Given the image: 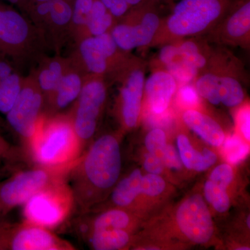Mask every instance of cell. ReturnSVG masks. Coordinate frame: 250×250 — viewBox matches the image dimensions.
I'll use <instances>...</instances> for the list:
<instances>
[{"label":"cell","instance_id":"obj_1","mask_svg":"<svg viewBox=\"0 0 250 250\" xmlns=\"http://www.w3.org/2000/svg\"><path fill=\"white\" fill-rule=\"evenodd\" d=\"M122 156L116 135L99 136L79 158L69 175L75 208L80 214L104 200L120 179Z\"/></svg>","mask_w":250,"mask_h":250},{"label":"cell","instance_id":"obj_2","mask_svg":"<svg viewBox=\"0 0 250 250\" xmlns=\"http://www.w3.org/2000/svg\"><path fill=\"white\" fill-rule=\"evenodd\" d=\"M233 2L231 0H180L169 16L162 18L150 47L205 36L221 21Z\"/></svg>","mask_w":250,"mask_h":250},{"label":"cell","instance_id":"obj_3","mask_svg":"<svg viewBox=\"0 0 250 250\" xmlns=\"http://www.w3.org/2000/svg\"><path fill=\"white\" fill-rule=\"evenodd\" d=\"M83 152L70 113L43 114L31 139L27 159L35 165L61 166L75 162Z\"/></svg>","mask_w":250,"mask_h":250},{"label":"cell","instance_id":"obj_4","mask_svg":"<svg viewBox=\"0 0 250 250\" xmlns=\"http://www.w3.org/2000/svg\"><path fill=\"white\" fill-rule=\"evenodd\" d=\"M243 79L241 62L228 49L219 47L207 70L197 75L193 84L200 98L208 103L233 108L244 101Z\"/></svg>","mask_w":250,"mask_h":250},{"label":"cell","instance_id":"obj_5","mask_svg":"<svg viewBox=\"0 0 250 250\" xmlns=\"http://www.w3.org/2000/svg\"><path fill=\"white\" fill-rule=\"evenodd\" d=\"M49 49L42 31L13 6L5 4L0 16V55L19 67L37 64Z\"/></svg>","mask_w":250,"mask_h":250},{"label":"cell","instance_id":"obj_6","mask_svg":"<svg viewBox=\"0 0 250 250\" xmlns=\"http://www.w3.org/2000/svg\"><path fill=\"white\" fill-rule=\"evenodd\" d=\"M78 159L72 164L61 166L35 165L16 171L9 178L0 182V218H6L11 210L24 205L42 189L68 180Z\"/></svg>","mask_w":250,"mask_h":250},{"label":"cell","instance_id":"obj_7","mask_svg":"<svg viewBox=\"0 0 250 250\" xmlns=\"http://www.w3.org/2000/svg\"><path fill=\"white\" fill-rule=\"evenodd\" d=\"M158 4L146 0L117 20L110 33L120 48L131 52L135 49L150 47L162 20Z\"/></svg>","mask_w":250,"mask_h":250},{"label":"cell","instance_id":"obj_8","mask_svg":"<svg viewBox=\"0 0 250 250\" xmlns=\"http://www.w3.org/2000/svg\"><path fill=\"white\" fill-rule=\"evenodd\" d=\"M23 206L24 221L52 229L66 221L75 202L68 180H65L42 189Z\"/></svg>","mask_w":250,"mask_h":250},{"label":"cell","instance_id":"obj_9","mask_svg":"<svg viewBox=\"0 0 250 250\" xmlns=\"http://www.w3.org/2000/svg\"><path fill=\"white\" fill-rule=\"evenodd\" d=\"M72 53L88 75L104 77L113 82L131 52H126L116 43L111 33L82 39L75 44Z\"/></svg>","mask_w":250,"mask_h":250},{"label":"cell","instance_id":"obj_10","mask_svg":"<svg viewBox=\"0 0 250 250\" xmlns=\"http://www.w3.org/2000/svg\"><path fill=\"white\" fill-rule=\"evenodd\" d=\"M45 98L32 72L23 77L16 103L6 114V124L17 136L21 150L27 156L31 139L44 114Z\"/></svg>","mask_w":250,"mask_h":250},{"label":"cell","instance_id":"obj_11","mask_svg":"<svg viewBox=\"0 0 250 250\" xmlns=\"http://www.w3.org/2000/svg\"><path fill=\"white\" fill-rule=\"evenodd\" d=\"M107 96L106 79L98 75H87L82 91L69 112L83 152L96 134Z\"/></svg>","mask_w":250,"mask_h":250},{"label":"cell","instance_id":"obj_12","mask_svg":"<svg viewBox=\"0 0 250 250\" xmlns=\"http://www.w3.org/2000/svg\"><path fill=\"white\" fill-rule=\"evenodd\" d=\"M147 62L131 54L113 82L120 83L118 111L122 124L132 129L141 117Z\"/></svg>","mask_w":250,"mask_h":250},{"label":"cell","instance_id":"obj_13","mask_svg":"<svg viewBox=\"0 0 250 250\" xmlns=\"http://www.w3.org/2000/svg\"><path fill=\"white\" fill-rule=\"evenodd\" d=\"M203 36L210 44L249 49L250 0L234 1L221 21Z\"/></svg>","mask_w":250,"mask_h":250},{"label":"cell","instance_id":"obj_14","mask_svg":"<svg viewBox=\"0 0 250 250\" xmlns=\"http://www.w3.org/2000/svg\"><path fill=\"white\" fill-rule=\"evenodd\" d=\"M176 221L184 236L196 244L209 241L214 232L209 210L199 194L188 197L179 205Z\"/></svg>","mask_w":250,"mask_h":250},{"label":"cell","instance_id":"obj_15","mask_svg":"<svg viewBox=\"0 0 250 250\" xmlns=\"http://www.w3.org/2000/svg\"><path fill=\"white\" fill-rule=\"evenodd\" d=\"M70 242L44 228L27 221L15 223L9 250H75Z\"/></svg>","mask_w":250,"mask_h":250},{"label":"cell","instance_id":"obj_16","mask_svg":"<svg viewBox=\"0 0 250 250\" xmlns=\"http://www.w3.org/2000/svg\"><path fill=\"white\" fill-rule=\"evenodd\" d=\"M88 75L74 56H69L66 70L52 98L46 104L44 114L54 116L62 113L65 108L73 104L82 91Z\"/></svg>","mask_w":250,"mask_h":250},{"label":"cell","instance_id":"obj_17","mask_svg":"<svg viewBox=\"0 0 250 250\" xmlns=\"http://www.w3.org/2000/svg\"><path fill=\"white\" fill-rule=\"evenodd\" d=\"M178 86V83L172 75L156 65L145 82L143 96L146 98L150 111L156 115L165 113L170 106Z\"/></svg>","mask_w":250,"mask_h":250},{"label":"cell","instance_id":"obj_18","mask_svg":"<svg viewBox=\"0 0 250 250\" xmlns=\"http://www.w3.org/2000/svg\"><path fill=\"white\" fill-rule=\"evenodd\" d=\"M72 4L65 0H52L43 34L49 49L58 52L69 39Z\"/></svg>","mask_w":250,"mask_h":250},{"label":"cell","instance_id":"obj_19","mask_svg":"<svg viewBox=\"0 0 250 250\" xmlns=\"http://www.w3.org/2000/svg\"><path fill=\"white\" fill-rule=\"evenodd\" d=\"M67 64L68 57L65 58L59 54L52 57L45 55L36 64V69L31 71L43 94L45 106L57 89Z\"/></svg>","mask_w":250,"mask_h":250},{"label":"cell","instance_id":"obj_20","mask_svg":"<svg viewBox=\"0 0 250 250\" xmlns=\"http://www.w3.org/2000/svg\"><path fill=\"white\" fill-rule=\"evenodd\" d=\"M156 65L167 70L179 85L193 83L199 72L184 57L175 43L163 45Z\"/></svg>","mask_w":250,"mask_h":250},{"label":"cell","instance_id":"obj_21","mask_svg":"<svg viewBox=\"0 0 250 250\" xmlns=\"http://www.w3.org/2000/svg\"><path fill=\"white\" fill-rule=\"evenodd\" d=\"M183 121L188 127L210 146L219 147L225 141V133L220 125L198 110L187 109L183 113Z\"/></svg>","mask_w":250,"mask_h":250},{"label":"cell","instance_id":"obj_22","mask_svg":"<svg viewBox=\"0 0 250 250\" xmlns=\"http://www.w3.org/2000/svg\"><path fill=\"white\" fill-rule=\"evenodd\" d=\"M173 43L177 45L188 62L198 70L199 74L208 67L215 47L203 36L187 38Z\"/></svg>","mask_w":250,"mask_h":250},{"label":"cell","instance_id":"obj_23","mask_svg":"<svg viewBox=\"0 0 250 250\" xmlns=\"http://www.w3.org/2000/svg\"><path fill=\"white\" fill-rule=\"evenodd\" d=\"M177 147L182 164L189 170L202 172L211 167L216 162L217 156L213 151L205 148L202 152L195 149L184 134L177 137Z\"/></svg>","mask_w":250,"mask_h":250},{"label":"cell","instance_id":"obj_24","mask_svg":"<svg viewBox=\"0 0 250 250\" xmlns=\"http://www.w3.org/2000/svg\"><path fill=\"white\" fill-rule=\"evenodd\" d=\"M141 170L136 169L129 175L118 180L111 192V202L113 207L127 208L132 205L141 193Z\"/></svg>","mask_w":250,"mask_h":250},{"label":"cell","instance_id":"obj_25","mask_svg":"<svg viewBox=\"0 0 250 250\" xmlns=\"http://www.w3.org/2000/svg\"><path fill=\"white\" fill-rule=\"evenodd\" d=\"M90 248L95 250L125 249L130 242L127 230L110 229L93 231L80 236Z\"/></svg>","mask_w":250,"mask_h":250},{"label":"cell","instance_id":"obj_26","mask_svg":"<svg viewBox=\"0 0 250 250\" xmlns=\"http://www.w3.org/2000/svg\"><path fill=\"white\" fill-rule=\"evenodd\" d=\"M94 0H75L72 3L71 22L69 39L76 44L86 38V29L89 21Z\"/></svg>","mask_w":250,"mask_h":250},{"label":"cell","instance_id":"obj_27","mask_svg":"<svg viewBox=\"0 0 250 250\" xmlns=\"http://www.w3.org/2000/svg\"><path fill=\"white\" fill-rule=\"evenodd\" d=\"M117 20L100 0H94L86 29V38L111 31Z\"/></svg>","mask_w":250,"mask_h":250},{"label":"cell","instance_id":"obj_28","mask_svg":"<svg viewBox=\"0 0 250 250\" xmlns=\"http://www.w3.org/2000/svg\"><path fill=\"white\" fill-rule=\"evenodd\" d=\"M23 77L17 72L0 80V113L6 115L14 106L22 88Z\"/></svg>","mask_w":250,"mask_h":250},{"label":"cell","instance_id":"obj_29","mask_svg":"<svg viewBox=\"0 0 250 250\" xmlns=\"http://www.w3.org/2000/svg\"><path fill=\"white\" fill-rule=\"evenodd\" d=\"M205 195L207 201L219 213H225L229 208L230 200L227 189L207 181L205 185Z\"/></svg>","mask_w":250,"mask_h":250},{"label":"cell","instance_id":"obj_30","mask_svg":"<svg viewBox=\"0 0 250 250\" xmlns=\"http://www.w3.org/2000/svg\"><path fill=\"white\" fill-rule=\"evenodd\" d=\"M224 152L229 162L236 164L246 157L249 152V147L239 137L232 136L225 141Z\"/></svg>","mask_w":250,"mask_h":250},{"label":"cell","instance_id":"obj_31","mask_svg":"<svg viewBox=\"0 0 250 250\" xmlns=\"http://www.w3.org/2000/svg\"><path fill=\"white\" fill-rule=\"evenodd\" d=\"M24 154L21 148L15 147L0 134V166L13 167L22 159Z\"/></svg>","mask_w":250,"mask_h":250},{"label":"cell","instance_id":"obj_32","mask_svg":"<svg viewBox=\"0 0 250 250\" xmlns=\"http://www.w3.org/2000/svg\"><path fill=\"white\" fill-rule=\"evenodd\" d=\"M52 1L50 0L34 4L27 13L31 22L42 33L50 12Z\"/></svg>","mask_w":250,"mask_h":250},{"label":"cell","instance_id":"obj_33","mask_svg":"<svg viewBox=\"0 0 250 250\" xmlns=\"http://www.w3.org/2000/svg\"><path fill=\"white\" fill-rule=\"evenodd\" d=\"M145 143L149 153L162 159L163 153L167 146L164 130L159 128L151 130L146 136Z\"/></svg>","mask_w":250,"mask_h":250},{"label":"cell","instance_id":"obj_34","mask_svg":"<svg viewBox=\"0 0 250 250\" xmlns=\"http://www.w3.org/2000/svg\"><path fill=\"white\" fill-rule=\"evenodd\" d=\"M166 188V182L159 174H148L141 179V193L150 197L158 196Z\"/></svg>","mask_w":250,"mask_h":250},{"label":"cell","instance_id":"obj_35","mask_svg":"<svg viewBox=\"0 0 250 250\" xmlns=\"http://www.w3.org/2000/svg\"><path fill=\"white\" fill-rule=\"evenodd\" d=\"M176 93H177V98L181 104L188 108V109H195L198 105L200 96L193 83L179 85Z\"/></svg>","mask_w":250,"mask_h":250},{"label":"cell","instance_id":"obj_36","mask_svg":"<svg viewBox=\"0 0 250 250\" xmlns=\"http://www.w3.org/2000/svg\"><path fill=\"white\" fill-rule=\"evenodd\" d=\"M233 172L231 166L222 164L215 167L210 175V180L224 188H228L232 182Z\"/></svg>","mask_w":250,"mask_h":250},{"label":"cell","instance_id":"obj_37","mask_svg":"<svg viewBox=\"0 0 250 250\" xmlns=\"http://www.w3.org/2000/svg\"><path fill=\"white\" fill-rule=\"evenodd\" d=\"M162 159L166 167L174 170H179L182 168L183 165L179 152L175 147L171 145L166 146L163 153Z\"/></svg>","mask_w":250,"mask_h":250},{"label":"cell","instance_id":"obj_38","mask_svg":"<svg viewBox=\"0 0 250 250\" xmlns=\"http://www.w3.org/2000/svg\"><path fill=\"white\" fill-rule=\"evenodd\" d=\"M237 124L246 140H250V109L246 104L238 111L236 116Z\"/></svg>","mask_w":250,"mask_h":250},{"label":"cell","instance_id":"obj_39","mask_svg":"<svg viewBox=\"0 0 250 250\" xmlns=\"http://www.w3.org/2000/svg\"><path fill=\"white\" fill-rule=\"evenodd\" d=\"M108 11L116 18V20L123 17L128 12L129 7L125 0H100Z\"/></svg>","mask_w":250,"mask_h":250},{"label":"cell","instance_id":"obj_40","mask_svg":"<svg viewBox=\"0 0 250 250\" xmlns=\"http://www.w3.org/2000/svg\"><path fill=\"white\" fill-rule=\"evenodd\" d=\"M14 224L6 218H0V250H9L10 237Z\"/></svg>","mask_w":250,"mask_h":250},{"label":"cell","instance_id":"obj_41","mask_svg":"<svg viewBox=\"0 0 250 250\" xmlns=\"http://www.w3.org/2000/svg\"><path fill=\"white\" fill-rule=\"evenodd\" d=\"M164 163L163 159L154 154H149L145 159L144 167L149 173L160 174L164 169Z\"/></svg>","mask_w":250,"mask_h":250},{"label":"cell","instance_id":"obj_42","mask_svg":"<svg viewBox=\"0 0 250 250\" xmlns=\"http://www.w3.org/2000/svg\"><path fill=\"white\" fill-rule=\"evenodd\" d=\"M18 67L10 59L0 55V80L18 72Z\"/></svg>","mask_w":250,"mask_h":250},{"label":"cell","instance_id":"obj_43","mask_svg":"<svg viewBox=\"0 0 250 250\" xmlns=\"http://www.w3.org/2000/svg\"><path fill=\"white\" fill-rule=\"evenodd\" d=\"M19 1L20 4L19 7L18 8H19L21 11L25 12V14H27V11L30 9L32 0H19Z\"/></svg>","mask_w":250,"mask_h":250},{"label":"cell","instance_id":"obj_44","mask_svg":"<svg viewBox=\"0 0 250 250\" xmlns=\"http://www.w3.org/2000/svg\"><path fill=\"white\" fill-rule=\"evenodd\" d=\"M125 1H126L130 8H133L142 4L146 0H125Z\"/></svg>","mask_w":250,"mask_h":250},{"label":"cell","instance_id":"obj_45","mask_svg":"<svg viewBox=\"0 0 250 250\" xmlns=\"http://www.w3.org/2000/svg\"><path fill=\"white\" fill-rule=\"evenodd\" d=\"M2 1H9L11 4L16 5L18 7H19L20 1L19 0H2Z\"/></svg>","mask_w":250,"mask_h":250},{"label":"cell","instance_id":"obj_46","mask_svg":"<svg viewBox=\"0 0 250 250\" xmlns=\"http://www.w3.org/2000/svg\"><path fill=\"white\" fill-rule=\"evenodd\" d=\"M50 1V0H32V2H31V6H33V5L37 4V3H40V2H42V1Z\"/></svg>","mask_w":250,"mask_h":250},{"label":"cell","instance_id":"obj_47","mask_svg":"<svg viewBox=\"0 0 250 250\" xmlns=\"http://www.w3.org/2000/svg\"><path fill=\"white\" fill-rule=\"evenodd\" d=\"M6 3L4 2L2 0H0V16H1V11H2L3 8Z\"/></svg>","mask_w":250,"mask_h":250},{"label":"cell","instance_id":"obj_48","mask_svg":"<svg viewBox=\"0 0 250 250\" xmlns=\"http://www.w3.org/2000/svg\"><path fill=\"white\" fill-rule=\"evenodd\" d=\"M247 225H248V228H250V215H248V218H247L246 220Z\"/></svg>","mask_w":250,"mask_h":250},{"label":"cell","instance_id":"obj_49","mask_svg":"<svg viewBox=\"0 0 250 250\" xmlns=\"http://www.w3.org/2000/svg\"><path fill=\"white\" fill-rule=\"evenodd\" d=\"M237 250H250V248H248V247H242V248H238V249Z\"/></svg>","mask_w":250,"mask_h":250},{"label":"cell","instance_id":"obj_50","mask_svg":"<svg viewBox=\"0 0 250 250\" xmlns=\"http://www.w3.org/2000/svg\"><path fill=\"white\" fill-rule=\"evenodd\" d=\"M152 1H155V2L158 3V4H159V3L161 2V1H167V0H152Z\"/></svg>","mask_w":250,"mask_h":250},{"label":"cell","instance_id":"obj_51","mask_svg":"<svg viewBox=\"0 0 250 250\" xmlns=\"http://www.w3.org/2000/svg\"><path fill=\"white\" fill-rule=\"evenodd\" d=\"M65 1H68V2H70V4H72V3L74 2V1H75V0H65Z\"/></svg>","mask_w":250,"mask_h":250},{"label":"cell","instance_id":"obj_52","mask_svg":"<svg viewBox=\"0 0 250 250\" xmlns=\"http://www.w3.org/2000/svg\"><path fill=\"white\" fill-rule=\"evenodd\" d=\"M1 126H2V123H1V121H0V127H1Z\"/></svg>","mask_w":250,"mask_h":250},{"label":"cell","instance_id":"obj_53","mask_svg":"<svg viewBox=\"0 0 250 250\" xmlns=\"http://www.w3.org/2000/svg\"><path fill=\"white\" fill-rule=\"evenodd\" d=\"M174 1V0H167V1H169V2H170V1Z\"/></svg>","mask_w":250,"mask_h":250},{"label":"cell","instance_id":"obj_54","mask_svg":"<svg viewBox=\"0 0 250 250\" xmlns=\"http://www.w3.org/2000/svg\"><path fill=\"white\" fill-rule=\"evenodd\" d=\"M1 166H0V168H1Z\"/></svg>","mask_w":250,"mask_h":250}]
</instances>
